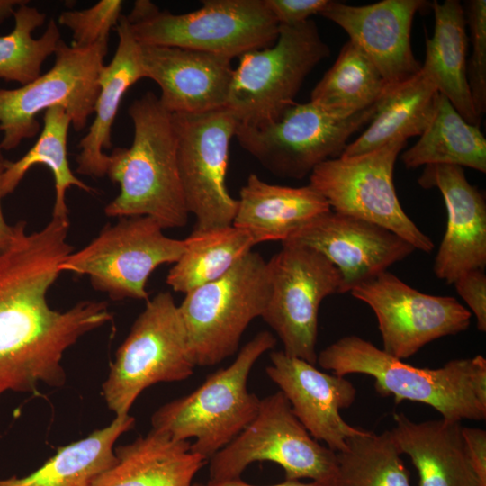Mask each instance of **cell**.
I'll list each match as a JSON object with an SVG mask.
<instances>
[{"instance_id": "6da1fadb", "label": "cell", "mask_w": 486, "mask_h": 486, "mask_svg": "<svg viewBox=\"0 0 486 486\" xmlns=\"http://www.w3.org/2000/svg\"><path fill=\"white\" fill-rule=\"evenodd\" d=\"M69 219L52 218L27 232L18 221L13 241L0 249V398L7 392L36 393L40 384L60 387L66 351L112 319L106 302L80 301L60 311L47 299L73 252Z\"/></svg>"}, {"instance_id": "7a4b0ae2", "label": "cell", "mask_w": 486, "mask_h": 486, "mask_svg": "<svg viewBox=\"0 0 486 486\" xmlns=\"http://www.w3.org/2000/svg\"><path fill=\"white\" fill-rule=\"evenodd\" d=\"M317 363L337 375L362 374L374 379L375 392L396 403L427 404L443 418H486V359L456 358L438 368H421L396 358L356 335L344 336L318 354Z\"/></svg>"}, {"instance_id": "3957f363", "label": "cell", "mask_w": 486, "mask_h": 486, "mask_svg": "<svg viewBox=\"0 0 486 486\" xmlns=\"http://www.w3.org/2000/svg\"><path fill=\"white\" fill-rule=\"evenodd\" d=\"M133 140L108 155L106 176L120 185L119 194L104 208L110 217L148 216L165 229L188 221L176 156L173 114L158 97L147 92L129 107Z\"/></svg>"}, {"instance_id": "277c9868", "label": "cell", "mask_w": 486, "mask_h": 486, "mask_svg": "<svg viewBox=\"0 0 486 486\" xmlns=\"http://www.w3.org/2000/svg\"><path fill=\"white\" fill-rule=\"evenodd\" d=\"M275 344L269 331L257 333L230 365L158 409L151 417L152 429L177 441L193 438L191 451L209 461L256 416L261 399L248 390V379L255 363Z\"/></svg>"}, {"instance_id": "5b68a950", "label": "cell", "mask_w": 486, "mask_h": 486, "mask_svg": "<svg viewBox=\"0 0 486 486\" xmlns=\"http://www.w3.org/2000/svg\"><path fill=\"white\" fill-rule=\"evenodd\" d=\"M183 14L137 0L126 15L135 40L143 45L178 47L233 59L273 45L279 24L265 0H204Z\"/></svg>"}, {"instance_id": "8992f818", "label": "cell", "mask_w": 486, "mask_h": 486, "mask_svg": "<svg viewBox=\"0 0 486 486\" xmlns=\"http://www.w3.org/2000/svg\"><path fill=\"white\" fill-rule=\"evenodd\" d=\"M330 54L312 19L279 25L270 47L239 57L225 104L239 125L258 127L293 105L306 76Z\"/></svg>"}, {"instance_id": "52a82bcc", "label": "cell", "mask_w": 486, "mask_h": 486, "mask_svg": "<svg viewBox=\"0 0 486 486\" xmlns=\"http://www.w3.org/2000/svg\"><path fill=\"white\" fill-rule=\"evenodd\" d=\"M270 294L268 262L249 252L220 279L187 292L178 306L195 366H212L233 356Z\"/></svg>"}, {"instance_id": "ba28073f", "label": "cell", "mask_w": 486, "mask_h": 486, "mask_svg": "<svg viewBox=\"0 0 486 486\" xmlns=\"http://www.w3.org/2000/svg\"><path fill=\"white\" fill-rule=\"evenodd\" d=\"M194 367L178 305L169 292H160L147 301L118 348L103 396L115 416H125L145 389L184 381Z\"/></svg>"}, {"instance_id": "9c48e42d", "label": "cell", "mask_w": 486, "mask_h": 486, "mask_svg": "<svg viewBox=\"0 0 486 486\" xmlns=\"http://www.w3.org/2000/svg\"><path fill=\"white\" fill-rule=\"evenodd\" d=\"M377 103L352 115L329 111L311 101L295 103L267 124H238L235 137L270 173L301 180L320 163L341 156L349 138L372 121Z\"/></svg>"}, {"instance_id": "30bf717a", "label": "cell", "mask_w": 486, "mask_h": 486, "mask_svg": "<svg viewBox=\"0 0 486 486\" xmlns=\"http://www.w3.org/2000/svg\"><path fill=\"white\" fill-rule=\"evenodd\" d=\"M273 462L285 480L308 478L330 486L337 454L314 439L281 391L261 399L254 419L209 460L210 481L240 478L255 462Z\"/></svg>"}, {"instance_id": "8fae6325", "label": "cell", "mask_w": 486, "mask_h": 486, "mask_svg": "<svg viewBox=\"0 0 486 486\" xmlns=\"http://www.w3.org/2000/svg\"><path fill=\"white\" fill-rule=\"evenodd\" d=\"M107 50L108 42L77 48L61 40L48 72L18 88L0 89L2 150H12L34 137L40 130L37 115L51 107L64 108L73 128L84 130L94 113Z\"/></svg>"}, {"instance_id": "7c38bea8", "label": "cell", "mask_w": 486, "mask_h": 486, "mask_svg": "<svg viewBox=\"0 0 486 486\" xmlns=\"http://www.w3.org/2000/svg\"><path fill=\"white\" fill-rule=\"evenodd\" d=\"M184 248V239L166 236L156 220L126 217L106 225L89 244L68 255L59 269L88 276L95 290L113 301H148L150 274L162 265L175 264Z\"/></svg>"}, {"instance_id": "4fadbf2b", "label": "cell", "mask_w": 486, "mask_h": 486, "mask_svg": "<svg viewBox=\"0 0 486 486\" xmlns=\"http://www.w3.org/2000/svg\"><path fill=\"white\" fill-rule=\"evenodd\" d=\"M406 141H394L353 157H338L317 166L310 184L333 212L382 226L429 253L434 243L403 211L396 194L393 172Z\"/></svg>"}, {"instance_id": "5bb4252c", "label": "cell", "mask_w": 486, "mask_h": 486, "mask_svg": "<svg viewBox=\"0 0 486 486\" xmlns=\"http://www.w3.org/2000/svg\"><path fill=\"white\" fill-rule=\"evenodd\" d=\"M268 262L270 294L261 316L283 343V351L316 364L318 317L325 298L339 293L341 275L321 253L284 243Z\"/></svg>"}, {"instance_id": "9a60e30c", "label": "cell", "mask_w": 486, "mask_h": 486, "mask_svg": "<svg viewBox=\"0 0 486 486\" xmlns=\"http://www.w3.org/2000/svg\"><path fill=\"white\" fill-rule=\"evenodd\" d=\"M180 181L195 229L232 225L238 200L226 187L230 144L238 122L225 107L173 114Z\"/></svg>"}, {"instance_id": "2e32d148", "label": "cell", "mask_w": 486, "mask_h": 486, "mask_svg": "<svg viewBox=\"0 0 486 486\" xmlns=\"http://www.w3.org/2000/svg\"><path fill=\"white\" fill-rule=\"evenodd\" d=\"M376 316L382 349L404 360L427 344L465 331L472 313L452 296L422 292L389 271L350 292Z\"/></svg>"}, {"instance_id": "e0dca14e", "label": "cell", "mask_w": 486, "mask_h": 486, "mask_svg": "<svg viewBox=\"0 0 486 486\" xmlns=\"http://www.w3.org/2000/svg\"><path fill=\"white\" fill-rule=\"evenodd\" d=\"M284 243L313 248L339 271V293L349 292L412 254L404 238L377 224L332 210L318 217Z\"/></svg>"}, {"instance_id": "ac0fdd59", "label": "cell", "mask_w": 486, "mask_h": 486, "mask_svg": "<svg viewBox=\"0 0 486 486\" xmlns=\"http://www.w3.org/2000/svg\"><path fill=\"white\" fill-rule=\"evenodd\" d=\"M268 377L280 388L300 422L317 441L334 452L364 429L346 423L340 410L355 401L356 390L345 376L327 374L283 350L272 351Z\"/></svg>"}, {"instance_id": "d6986e66", "label": "cell", "mask_w": 486, "mask_h": 486, "mask_svg": "<svg viewBox=\"0 0 486 486\" xmlns=\"http://www.w3.org/2000/svg\"><path fill=\"white\" fill-rule=\"evenodd\" d=\"M424 0H383L366 5L330 1L320 15L340 26L377 68L388 87L421 69L410 43L415 14L428 5Z\"/></svg>"}, {"instance_id": "ffe728a7", "label": "cell", "mask_w": 486, "mask_h": 486, "mask_svg": "<svg viewBox=\"0 0 486 486\" xmlns=\"http://www.w3.org/2000/svg\"><path fill=\"white\" fill-rule=\"evenodd\" d=\"M425 188H437L444 199L446 229L436 252L433 271L451 284L461 274L486 266V202L466 179L464 168L452 165L425 166L418 179Z\"/></svg>"}, {"instance_id": "44dd1931", "label": "cell", "mask_w": 486, "mask_h": 486, "mask_svg": "<svg viewBox=\"0 0 486 486\" xmlns=\"http://www.w3.org/2000/svg\"><path fill=\"white\" fill-rule=\"evenodd\" d=\"M140 54L145 78L158 84L159 102L170 113H203L225 107L234 71L232 59L178 47L143 44H140Z\"/></svg>"}, {"instance_id": "7402d4cb", "label": "cell", "mask_w": 486, "mask_h": 486, "mask_svg": "<svg viewBox=\"0 0 486 486\" xmlns=\"http://www.w3.org/2000/svg\"><path fill=\"white\" fill-rule=\"evenodd\" d=\"M232 225L247 231L255 244L290 238L302 228L331 211L310 184H273L250 174L240 189Z\"/></svg>"}, {"instance_id": "603a6c76", "label": "cell", "mask_w": 486, "mask_h": 486, "mask_svg": "<svg viewBox=\"0 0 486 486\" xmlns=\"http://www.w3.org/2000/svg\"><path fill=\"white\" fill-rule=\"evenodd\" d=\"M393 419L390 432L400 454L411 460L418 486H482L469 463L460 421L416 422L403 413Z\"/></svg>"}, {"instance_id": "cb8c5ba5", "label": "cell", "mask_w": 486, "mask_h": 486, "mask_svg": "<svg viewBox=\"0 0 486 486\" xmlns=\"http://www.w3.org/2000/svg\"><path fill=\"white\" fill-rule=\"evenodd\" d=\"M118 45L112 59L104 65L99 76V92L94 118L78 144L76 173L94 178L106 176L112 128L123 95L139 80L145 78L140 44L133 37L127 18L122 15L116 26Z\"/></svg>"}, {"instance_id": "d4e9b609", "label": "cell", "mask_w": 486, "mask_h": 486, "mask_svg": "<svg viewBox=\"0 0 486 486\" xmlns=\"http://www.w3.org/2000/svg\"><path fill=\"white\" fill-rule=\"evenodd\" d=\"M115 463L94 486H194L206 461L191 451L190 441H177L151 429L146 436L114 448Z\"/></svg>"}, {"instance_id": "484cf974", "label": "cell", "mask_w": 486, "mask_h": 486, "mask_svg": "<svg viewBox=\"0 0 486 486\" xmlns=\"http://www.w3.org/2000/svg\"><path fill=\"white\" fill-rule=\"evenodd\" d=\"M435 17L431 38L426 40L421 70L428 76L458 113L480 127L466 76L468 36L464 8L457 0L430 3Z\"/></svg>"}, {"instance_id": "4316f807", "label": "cell", "mask_w": 486, "mask_h": 486, "mask_svg": "<svg viewBox=\"0 0 486 486\" xmlns=\"http://www.w3.org/2000/svg\"><path fill=\"white\" fill-rule=\"evenodd\" d=\"M438 96L437 88L421 69L406 81L389 86L378 101L369 126L346 145L341 157L361 155L420 136L435 112Z\"/></svg>"}, {"instance_id": "83f0119b", "label": "cell", "mask_w": 486, "mask_h": 486, "mask_svg": "<svg viewBox=\"0 0 486 486\" xmlns=\"http://www.w3.org/2000/svg\"><path fill=\"white\" fill-rule=\"evenodd\" d=\"M135 425L131 416H115L105 428L58 448L56 454L32 473L0 480V486H94L99 476L116 460L117 439Z\"/></svg>"}, {"instance_id": "f1b7e54d", "label": "cell", "mask_w": 486, "mask_h": 486, "mask_svg": "<svg viewBox=\"0 0 486 486\" xmlns=\"http://www.w3.org/2000/svg\"><path fill=\"white\" fill-rule=\"evenodd\" d=\"M400 159L407 168L452 165L486 172V139L439 94L435 112L419 140Z\"/></svg>"}, {"instance_id": "f546056e", "label": "cell", "mask_w": 486, "mask_h": 486, "mask_svg": "<svg viewBox=\"0 0 486 486\" xmlns=\"http://www.w3.org/2000/svg\"><path fill=\"white\" fill-rule=\"evenodd\" d=\"M184 241V251L170 268L166 284L184 294L225 275L256 245L247 231L233 225L194 229Z\"/></svg>"}, {"instance_id": "4dcf8cb0", "label": "cell", "mask_w": 486, "mask_h": 486, "mask_svg": "<svg viewBox=\"0 0 486 486\" xmlns=\"http://www.w3.org/2000/svg\"><path fill=\"white\" fill-rule=\"evenodd\" d=\"M71 119L64 108L51 107L44 112L43 128L38 140L16 161L4 160L1 178L3 197L14 193L27 172L35 165H44L52 172L55 184V202L52 218L69 219L66 192L76 186L87 193L94 189L78 179L72 172L68 159V134Z\"/></svg>"}, {"instance_id": "1f68e13d", "label": "cell", "mask_w": 486, "mask_h": 486, "mask_svg": "<svg viewBox=\"0 0 486 486\" xmlns=\"http://www.w3.org/2000/svg\"><path fill=\"white\" fill-rule=\"evenodd\" d=\"M387 88L374 63L348 40L313 88L310 101L329 111L352 115L376 104Z\"/></svg>"}, {"instance_id": "d6a6232c", "label": "cell", "mask_w": 486, "mask_h": 486, "mask_svg": "<svg viewBox=\"0 0 486 486\" xmlns=\"http://www.w3.org/2000/svg\"><path fill=\"white\" fill-rule=\"evenodd\" d=\"M330 486H412L401 454L389 431L363 430L337 452Z\"/></svg>"}, {"instance_id": "836d02e7", "label": "cell", "mask_w": 486, "mask_h": 486, "mask_svg": "<svg viewBox=\"0 0 486 486\" xmlns=\"http://www.w3.org/2000/svg\"><path fill=\"white\" fill-rule=\"evenodd\" d=\"M28 3L14 14V30L0 36V78L27 85L40 76L45 59L54 54L61 39L58 27L50 19L43 34L35 39L32 32L46 20V14Z\"/></svg>"}, {"instance_id": "e575fe53", "label": "cell", "mask_w": 486, "mask_h": 486, "mask_svg": "<svg viewBox=\"0 0 486 486\" xmlns=\"http://www.w3.org/2000/svg\"><path fill=\"white\" fill-rule=\"evenodd\" d=\"M122 5L121 0H101L86 9L62 12L58 22L71 31V46L87 48L108 42L111 30L122 16Z\"/></svg>"}, {"instance_id": "d590c367", "label": "cell", "mask_w": 486, "mask_h": 486, "mask_svg": "<svg viewBox=\"0 0 486 486\" xmlns=\"http://www.w3.org/2000/svg\"><path fill=\"white\" fill-rule=\"evenodd\" d=\"M464 10L472 47L466 66L467 81L475 111L482 118L486 111V1H468Z\"/></svg>"}, {"instance_id": "8d00e7d4", "label": "cell", "mask_w": 486, "mask_h": 486, "mask_svg": "<svg viewBox=\"0 0 486 486\" xmlns=\"http://www.w3.org/2000/svg\"><path fill=\"white\" fill-rule=\"evenodd\" d=\"M461 298L476 318L477 328L486 331V275L483 269H474L461 274L454 283Z\"/></svg>"}, {"instance_id": "74e56055", "label": "cell", "mask_w": 486, "mask_h": 486, "mask_svg": "<svg viewBox=\"0 0 486 486\" xmlns=\"http://www.w3.org/2000/svg\"><path fill=\"white\" fill-rule=\"evenodd\" d=\"M330 0H265L279 25H293L320 14Z\"/></svg>"}, {"instance_id": "f35d334b", "label": "cell", "mask_w": 486, "mask_h": 486, "mask_svg": "<svg viewBox=\"0 0 486 486\" xmlns=\"http://www.w3.org/2000/svg\"><path fill=\"white\" fill-rule=\"evenodd\" d=\"M469 463L482 486H486V431L478 428H462Z\"/></svg>"}, {"instance_id": "ab89813d", "label": "cell", "mask_w": 486, "mask_h": 486, "mask_svg": "<svg viewBox=\"0 0 486 486\" xmlns=\"http://www.w3.org/2000/svg\"><path fill=\"white\" fill-rule=\"evenodd\" d=\"M2 151L0 148V249L4 248L13 241L18 230V222L14 225L8 224L2 210L1 201L4 197L1 191V178L4 171V162L5 160Z\"/></svg>"}, {"instance_id": "60d3db41", "label": "cell", "mask_w": 486, "mask_h": 486, "mask_svg": "<svg viewBox=\"0 0 486 486\" xmlns=\"http://www.w3.org/2000/svg\"><path fill=\"white\" fill-rule=\"evenodd\" d=\"M194 486H261V485H253L246 482L240 478L225 480V481H209L205 484H194ZM266 486H329L326 483L311 481L310 482H302L299 480H285L283 482H279L273 485Z\"/></svg>"}, {"instance_id": "b9f144b4", "label": "cell", "mask_w": 486, "mask_h": 486, "mask_svg": "<svg viewBox=\"0 0 486 486\" xmlns=\"http://www.w3.org/2000/svg\"><path fill=\"white\" fill-rule=\"evenodd\" d=\"M29 1L27 0H0V24L11 15L14 16L15 9Z\"/></svg>"}]
</instances>
